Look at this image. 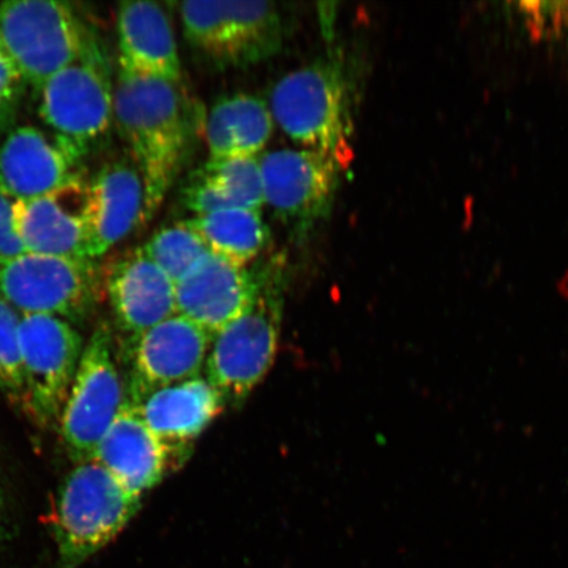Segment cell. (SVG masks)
<instances>
[{"instance_id": "obj_1", "label": "cell", "mask_w": 568, "mask_h": 568, "mask_svg": "<svg viewBox=\"0 0 568 568\" xmlns=\"http://www.w3.org/2000/svg\"><path fill=\"white\" fill-rule=\"evenodd\" d=\"M113 94V122L145 183L146 223L186 160L193 130L189 106L180 83L120 68Z\"/></svg>"}, {"instance_id": "obj_2", "label": "cell", "mask_w": 568, "mask_h": 568, "mask_svg": "<svg viewBox=\"0 0 568 568\" xmlns=\"http://www.w3.org/2000/svg\"><path fill=\"white\" fill-rule=\"evenodd\" d=\"M38 92L39 115L57 141L82 162L101 151L115 126V80L109 54L95 33L80 59Z\"/></svg>"}, {"instance_id": "obj_3", "label": "cell", "mask_w": 568, "mask_h": 568, "mask_svg": "<svg viewBox=\"0 0 568 568\" xmlns=\"http://www.w3.org/2000/svg\"><path fill=\"white\" fill-rule=\"evenodd\" d=\"M270 110L297 144L325 155L341 169L353 160L349 91L337 62H315L276 82Z\"/></svg>"}, {"instance_id": "obj_4", "label": "cell", "mask_w": 568, "mask_h": 568, "mask_svg": "<svg viewBox=\"0 0 568 568\" xmlns=\"http://www.w3.org/2000/svg\"><path fill=\"white\" fill-rule=\"evenodd\" d=\"M134 499L95 459L77 464L57 497L59 568H78L115 539L136 516Z\"/></svg>"}, {"instance_id": "obj_5", "label": "cell", "mask_w": 568, "mask_h": 568, "mask_svg": "<svg viewBox=\"0 0 568 568\" xmlns=\"http://www.w3.org/2000/svg\"><path fill=\"white\" fill-rule=\"evenodd\" d=\"M0 295L20 315L54 316L75 326L101 305L104 274L97 262L27 252L0 258Z\"/></svg>"}, {"instance_id": "obj_6", "label": "cell", "mask_w": 568, "mask_h": 568, "mask_svg": "<svg viewBox=\"0 0 568 568\" xmlns=\"http://www.w3.org/2000/svg\"><path fill=\"white\" fill-rule=\"evenodd\" d=\"M274 274L262 275L251 307L211 338L205 378L225 403L244 400L273 366L283 308L282 283Z\"/></svg>"}, {"instance_id": "obj_7", "label": "cell", "mask_w": 568, "mask_h": 568, "mask_svg": "<svg viewBox=\"0 0 568 568\" xmlns=\"http://www.w3.org/2000/svg\"><path fill=\"white\" fill-rule=\"evenodd\" d=\"M92 33L70 3L55 0L0 3V42L28 87L36 91L80 59Z\"/></svg>"}, {"instance_id": "obj_8", "label": "cell", "mask_w": 568, "mask_h": 568, "mask_svg": "<svg viewBox=\"0 0 568 568\" xmlns=\"http://www.w3.org/2000/svg\"><path fill=\"white\" fill-rule=\"evenodd\" d=\"M125 403L126 383L118 365L115 335L103 322L84 344L59 422L63 446L75 464L94 459Z\"/></svg>"}, {"instance_id": "obj_9", "label": "cell", "mask_w": 568, "mask_h": 568, "mask_svg": "<svg viewBox=\"0 0 568 568\" xmlns=\"http://www.w3.org/2000/svg\"><path fill=\"white\" fill-rule=\"evenodd\" d=\"M19 343L26 412L42 426L59 423L84 349L81 333L59 317L21 315Z\"/></svg>"}, {"instance_id": "obj_10", "label": "cell", "mask_w": 568, "mask_h": 568, "mask_svg": "<svg viewBox=\"0 0 568 568\" xmlns=\"http://www.w3.org/2000/svg\"><path fill=\"white\" fill-rule=\"evenodd\" d=\"M191 41L213 61L253 65L280 52L281 12L272 2H205L191 21Z\"/></svg>"}, {"instance_id": "obj_11", "label": "cell", "mask_w": 568, "mask_h": 568, "mask_svg": "<svg viewBox=\"0 0 568 568\" xmlns=\"http://www.w3.org/2000/svg\"><path fill=\"white\" fill-rule=\"evenodd\" d=\"M265 203L296 232H307L335 201L338 163L310 149H281L262 158Z\"/></svg>"}, {"instance_id": "obj_12", "label": "cell", "mask_w": 568, "mask_h": 568, "mask_svg": "<svg viewBox=\"0 0 568 568\" xmlns=\"http://www.w3.org/2000/svg\"><path fill=\"white\" fill-rule=\"evenodd\" d=\"M211 337L186 317L174 315L124 345L130 358L126 403L138 404L155 389L201 375Z\"/></svg>"}, {"instance_id": "obj_13", "label": "cell", "mask_w": 568, "mask_h": 568, "mask_svg": "<svg viewBox=\"0 0 568 568\" xmlns=\"http://www.w3.org/2000/svg\"><path fill=\"white\" fill-rule=\"evenodd\" d=\"M262 275L210 252L175 283L176 314L212 338L251 307Z\"/></svg>"}, {"instance_id": "obj_14", "label": "cell", "mask_w": 568, "mask_h": 568, "mask_svg": "<svg viewBox=\"0 0 568 568\" xmlns=\"http://www.w3.org/2000/svg\"><path fill=\"white\" fill-rule=\"evenodd\" d=\"M146 191L130 153L106 160L89 181L87 255L97 262L145 223Z\"/></svg>"}, {"instance_id": "obj_15", "label": "cell", "mask_w": 568, "mask_h": 568, "mask_svg": "<svg viewBox=\"0 0 568 568\" xmlns=\"http://www.w3.org/2000/svg\"><path fill=\"white\" fill-rule=\"evenodd\" d=\"M104 291L124 345L176 315L175 283L142 247L112 262Z\"/></svg>"}, {"instance_id": "obj_16", "label": "cell", "mask_w": 568, "mask_h": 568, "mask_svg": "<svg viewBox=\"0 0 568 568\" xmlns=\"http://www.w3.org/2000/svg\"><path fill=\"white\" fill-rule=\"evenodd\" d=\"M83 162L51 133L33 125L13 128L0 142V191L31 201L83 180Z\"/></svg>"}, {"instance_id": "obj_17", "label": "cell", "mask_w": 568, "mask_h": 568, "mask_svg": "<svg viewBox=\"0 0 568 568\" xmlns=\"http://www.w3.org/2000/svg\"><path fill=\"white\" fill-rule=\"evenodd\" d=\"M88 207L89 181L84 178L47 195L17 202L16 225L26 251L90 261Z\"/></svg>"}, {"instance_id": "obj_18", "label": "cell", "mask_w": 568, "mask_h": 568, "mask_svg": "<svg viewBox=\"0 0 568 568\" xmlns=\"http://www.w3.org/2000/svg\"><path fill=\"white\" fill-rule=\"evenodd\" d=\"M178 454L162 443L138 412L125 403L99 444L94 459L128 494L141 500L165 478Z\"/></svg>"}, {"instance_id": "obj_19", "label": "cell", "mask_w": 568, "mask_h": 568, "mask_svg": "<svg viewBox=\"0 0 568 568\" xmlns=\"http://www.w3.org/2000/svg\"><path fill=\"white\" fill-rule=\"evenodd\" d=\"M224 404L217 389L199 375L155 389L131 407L162 443L181 453L215 420Z\"/></svg>"}, {"instance_id": "obj_20", "label": "cell", "mask_w": 568, "mask_h": 568, "mask_svg": "<svg viewBox=\"0 0 568 568\" xmlns=\"http://www.w3.org/2000/svg\"><path fill=\"white\" fill-rule=\"evenodd\" d=\"M116 31L120 69L180 83L182 68L172 20L161 4H120Z\"/></svg>"}, {"instance_id": "obj_21", "label": "cell", "mask_w": 568, "mask_h": 568, "mask_svg": "<svg viewBox=\"0 0 568 568\" xmlns=\"http://www.w3.org/2000/svg\"><path fill=\"white\" fill-rule=\"evenodd\" d=\"M272 110L262 99L237 94L213 104L205 139L212 160L255 158L272 138Z\"/></svg>"}, {"instance_id": "obj_22", "label": "cell", "mask_w": 568, "mask_h": 568, "mask_svg": "<svg viewBox=\"0 0 568 568\" xmlns=\"http://www.w3.org/2000/svg\"><path fill=\"white\" fill-rule=\"evenodd\" d=\"M186 223L212 253L240 266L257 258L268 241L267 225L255 210H220L195 215Z\"/></svg>"}, {"instance_id": "obj_23", "label": "cell", "mask_w": 568, "mask_h": 568, "mask_svg": "<svg viewBox=\"0 0 568 568\" xmlns=\"http://www.w3.org/2000/svg\"><path fill=\"white\" fill-rule=\"evenodd\" d=\"M197 173L234 209L260 211L265 204L264 180L257 158L211 159Z\"/></svg>"}, {"instance_id": "obj_24", "label": "cell", "mask_w": 568, "mask_h": 568, "mask_svg": "<svg viewBox=\"0 0 568 568\" xmlns=\"http://www.w3.org/2000/svg\"><path fill=\"white\" fill-rule=\"evenodd\" d=\"M141 247L174 283L180 282L205 254L211 252L186 220L163 226Z\"/></svg>"}, {"instance_id": "obj_25", "label": "cell", "mask_w": 568, "mask_h": 568, "mask_svg": "<svg viewBox=\"0 0 568 568\" xmlns=\"http://www.w3.org/2000/svg\"><path fill=\"white\" fill-rule=\"evenodd\" d=\"M19 312L0 295V390L13 406L27 409L19 343Z\"/></svg>"}, {"instance_id": "obj_26", "label": "cell", "mask_w": 568, "mask_h": 568, "mask_svg": "<svg viewBox=\"0 0 568 568\" xmlns=\"http://www.w3.org/2000/svg\"><path fill=\"white\" fill-rule=\"evenodd\" d=\"M28 84L0 42V138L17 126Z\"/></svg>"}, {"instance_id": "obj_27", "label": "cell", "mask_w": 568, "mask_h": 568, "mask_svg": "<svg viewBox=\"0 0 568 568\" xmlns=\"http://www.w3.org/2000/svg\"><path fill=\"white\" fill-rule=\"evenodd\" d=\"M182 202L195 215H204L220 210L234 209L226 199L204 180V178L195 173L182 191Z\"/></svg>"}, {"instance_id": "obj_28", "label": "cell", "mask_w": 568, "mask_h": 568, "mask_svg": "<svg viewBox=\"0 0 568 568\" xmlns=\"http://www.w3.org/2000/svg\"><path fill=\"white\" fill-rule=\"evenodd\" d=\"M16 204L0 191V258H13L27 253L16 225Z\"/></svg>"}, {"instance_id": "obj_29", "label": "cell", "mask_w": 568, "mask_h": 568, "mask_svg": "<svg viewBox=\"0 0 568 568\" xmlns=\"http://www.w3.org/2000/svg\"><path fill=\"white\" fill-rule=\"evenodd\" d=\"M9 538V516H7V506L2 488H0V551Z\"/></svg>"}]
</instances>
